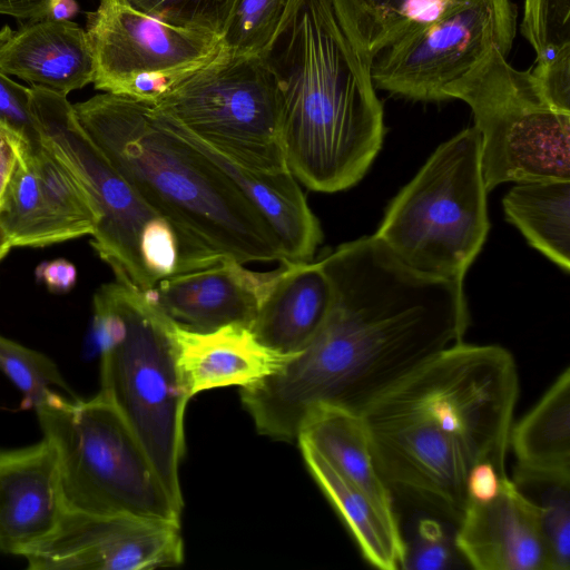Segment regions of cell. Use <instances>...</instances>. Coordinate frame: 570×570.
Instances as JSON below:
<instances>
[{"label":"cell","mask_w":570,"mask_h":570,"mask_svg":"<svg viewBox=\"0 0 570 570\" xmlns=\"http://www.w3.org/2000/svg\"><path fill=\"white\" fill-rule=\"evenodd\" d=\"M507 474L501 473L493 464L488 462L472 466L466 478L468 502L484 503L492 500L501 490Z\"/></svg>","instance_id":"cell-36"},{"label":"cell","mask_w":570,"mask_h":570,"mask_svg":"<svg viewBox=\"0 0 570 570\" xmlns=\"http://www.w3.org/2000/svg\"><path fill=\"white\" fill-rule=\"evenodd\" d=\"M263 57L282 91L291 173L321 193L357 184L382 147L383 107L332 0H298Z\"/></svg>","instance_id":"cell-3"},{"label":"cell","mask_w":570,"mask_h":570,"mask_svg":"<svg viewBox=\"0 0 570 570\" xmlns=\"http://www.w3.org/2000/svg\"><path fill=\"white\" fill-rule=\"evenodd\" d=\"M26 157L31 160L47 197L72 239L91 236L99 215L82 187L45 145Z\"/></svg>","instance_id":"cell-28"},{"label":"cell","mask_w":570,"mask_h":570,"mask_svg":"<svg viewBox=\"0 0 570 570\" xmlns=\"http://www.w3.org/2000/svg\"><path fill=\"white\" fill-rule=\"evenodd\" d=\"M333 301V284L320 261L283 262L272 271L249 330L268 350L293 356L320 332Z\"/></svg>","instance_id":"cell-18"},{"label":"cell","mask_w":570,"mask_h":570,"mask_svg":"<svg viewBox=\"0 0 570 570\" xmlns=\"http://www.w3.org/2000/svg\"><path fill=\"white\" fill-rule=\"evenodd\" d=\"M544 492L537 501L552 570L570 569V482H528Z\"/></svg>","instance_id":"cell-32"},{"label":"cell","mask_w":570,"mask_h":570,"mask_svg":"<svg viewBox=\"0 0 570 570\" xmlns=\"http://www.w3.org/2000/svg\"><path fill=\"white\" fill-rule=\"evenodd\" d=\"M50 0H0V14L31 21L47 16Z\"/></svg>","instance_id":"cell-39"},{"label":"cell","mask_w":570,"mask_h":570,"mask_svg":"<svg viewBox=\"0 0 570 570\" xmlns=\"http://www.w3.org/2000/svg\"><path fill=\"white\" fill-rule=\"evenodd\" d=\"M298 0H234L220 46L236 56H263Z\"/></svg>","instance_id":"cell-27"},{"label":"cell","mask_w":570,"mask_h":570,"mask_svg":"<svg viewBox=\"0 0 570 570\" xmlns=\"http://www.w3.org/2000/svg\"><path fill=\"white\" fill-rule=\"evenodd\" d=\"M0 127L9 129L1 120H0ZM10 130V129H9ZM11 131V130H10Z\"/></svg>","instance_id":"cell-42"},{"label":"cell","mask_w":570,"mask_h":570,"mask_svg":"<svg viewBox=\"0 0 570 570\" xmlns=\"http://www.w3.org/2000/svg\"><path fill=\"white\" fill-rule=\"evenodd\" d=\"M96 293L108 317L99 394L122 416L183 508L179 464L189 397L177 364L175 324L144 292L121 282L104 284Z\"/></svg>","instance_id":"cell-6"},{"label":"cell","mask_w":570,"mask_h":570,"mask_svg":"<svg viewBox=\"0 0 570 570\" xmlns=\"http://www.w3.org/2000/svg\"><path fill=\"white\" fill-rule=\"evenodd\" d=\"M32 570H150L184 561L180 522L65 510L23 556Z\"/></svg>","instance_id":"cell-13"},{"label":"cell","mask_w":570,"mask_h":570,"mask_svg":"<svg viewBox=\"0 0 570 570\" xmlns=\"http://www.w3.org/2000/svg\"><path fill=\"white\" fill-rule=\"evenodd\" d=\"M453 0H332L347 37L372 65L409 30L434 19Z\"/></svg>","instance_id":"cell-25"},{"label":"cell","mask_w":570,"mask_h":570,"mask_svg":"<svg viewBox=\"0 0 570 570\" xmlns=\"http://www.w3.org/2000/svg\"><path fill=\"white\" fill-rule=\"evenodd\" d=\"M0 120L21 140L24 155L40 149L43 144L31 108L30 88L0 72Z\"/></svg>","instance_id":"cell-34"},{"label":"cell","mask_w":570,"mask_h":570,"mask_svg":"<svg viewBox=\"0 0 570 570\" xmlns=\"http://www.w3.org/2000/svg\"><path fill=\"white\" fill-rule=\"evenodd\" d=\"M166 23L220 37L234 0H118Z\"/></svg>","instance_id":"cell-33"},{"label":"cell","mask_w":570,"mask_h":570,"mask_svg":"<svg viewBox=\"0 0 570 570\" xmlns=\"http://www.w3.org/2000/svg\"><path fill=\"white\" fill-rule=\"evenodd\" d=\"M72 108L115 168L200 252L216 262H285L250 200L155 104L104 92Z\"/></svg>","instance_id":"cell-4"},{"label":"cell","mask_w":570,"mask_h":570,"mask_svg":"<svg viewBox=\"0 0 570 570\" xmlns=\"http://www.w3.org/2000/svg\"><path fill=\"white\" fill-rule=\"evenodd\" d=\"M12 245L6 232L0 226V263L10 253Z\"/></svg>","instance_id":"cell-41"},{"label":"cell","mask_w":570,"mask_h":570,"mask_svg":"<svg viewBox=\"0 0 570 570\" xmlns=\"http://www.w3.org/2000/svg\"><path fill=\"white\" fill-rule=\"evenodd\" d=\"M519 395L512 354L460 342L360 411L393 501L459 524L473 465L505 458Z\"/></svg>","instance_id":"cell-2"},{"label":"cell","mask_w":570,"mask_h":570,"mask_svg":"<svg viewBox=\"0 0 570 570\" xmlns=\"http://www.w3.org/2000/svg\"><path fill=\"white\" fill-rule=\"evenodd\" d=\"M62 511L52 445L42 439L0 449V551L22 557L55 530Z\"/></svg>","instance_id":"cell-16"},{"label":"cell","mask_w":570,"mask_h":570,"mask_svg":"<svg viewBox=\"0 0 570 570\" xmlns=\"http://www.w3.org/2000/svg\"><path fill=\"white\" fill-rule=\"evenodd\" d=\"M509 448L517 459V484L570 482V367L515 424Z\"/></svg>","instance_id":"cell-21"},{"label":"cell","mask_w":570,"mask_h":570,"mask_svg":"<svg viewBox=\"0 0 570 570\" xmlns=\"http://www.w3.org/2000/svg\"><path fill=\"white\" fill-rule=\"evenodd\" d=\"M0 226L12 247H46L72 239L26 156L19 157L0 198Z\"/></svg>","instance_id":"cell-26"},{"label":"cell","mask_w":570,"mask_h":570,"mask_svg":"<svg viewBox=\"0 0 570 570\" xmlns=\"http://www.w3.org/2000/svg\"><path fill=\"white\" fill-rule=\"evenodd\" d=\"M169 119L178 131L209 157L250 200L277 237L285 262L313 259L323 234L298 180L291 170L258 173L243 168Z\"/></svg>","instance_id":"cell-20"},{"label":"cell","mask_w":570,"mask_h":570,"mask_svg":"<svg viewBox=\"0 0 570 570\" xmlns=\"http://www.w3.org/2000/svg\"><path fill=\"white\" fill-rule=\"evenodd\" d=\"M306 466L341 515L364 559L383 570L402 569L403 539L395 512L341 475L307 442L297 440Z\"/></svg>","instance_id":"cell-22"},{"label":"cell","mask_w":570,"mask_h":570,"mask_svg":"<svg viewBox=\"0 0 570 570\" xmlns=\"http://www.w3.org/2000/svg\"><path fill=\"white\" fill-rule=\"evenodd\" d=\"M444 96L473 112L487 191L508 181L570 180V114L544 100L531 68L517 70L493 49Z\"/></svg>","instance_id":"cell-9"},{"label":"cell","mask_w":570,"mask_h":570,"mask_svg":"<svg viewBox=\"0 0 570 570\" xmlns=\"http://www.w3.org/2000/svg\"><path fill=\"white\" fill-rule=\"evenodd\" d=\"M0 371L21 392L20 410H35L55 387L73 396L57 364L50 357L1 334Z\"/></svg>","instance_id":"cell-29"},{"label":"cell","mask_w":570,"mask_h":570,"mask_svg":"<svg viewBox=\"0 0 570 570\" xmlns=\"http://www.w3.org/2000/svg\"><path fill=\"white\" fill-rule=\"evenodd\" d=\"M53 448L65 510L180 522L142 445L99 393L89 400L50 391L35 409Z\"/></svg>","instance_id":"cell-7"},{"label":"cell","mask_w":570,"mask_h":570,"mask_svg":"<svg viewBox=\"0 0 570 570\" xmlns=\"http://www.w3.org/2000/svg\"><path fill=\"white\" fill-rule=\"evenodd\" d=\"M517 16L511 0H453L434 19L409 30L373 59V83L415 101L445 100V87L493 49L508 56Z\"/></svg>","instance_id":"cell-11"},{"label":"cell","mask_w":570,"mask_h":570,"mask_svg":"<svg viewBox=\"0 0 570 570\" xmlns=\"http://www.w3.org/2000/svg\"><path fill=\"white\" fill-rule=\"evenodd\" d=\"M234 259L171 275L144 292L177 326L212 332L228 325L250 328L272 275L247 269Z\"/></svg>","instance_id":"cell-15"},{"label":"cell","mask_w":570,"mask_h":570,"mask_svg":"<svg viewBox=\"0 0 570 570\" xmlns=\"http://www.w3.org/2000/svg\"><path fill=\"white\" fill-rule=\"evenodd\" d=\"M480 144L473 126L440 145L373 235L415 273L462 287L490 228Z\"/></svg>","instance_id":"cell-8"},{"label":"cell","mask_w":570,"mask_h":570,"mask_svg":"<svg viewBox=\"0 0 570 570\" xmlns=\"http://www.w3.org/2000/svg\"><path fill=\"white\" fill-rule=\"evenodd\" d=\"M0 72L67 97L92 82L95 61L86 30L71 20L27 21L0 29Z\"/></svg>","instance_id":"cell-17"},{"label":"cell","mask_w":570,"mask_h":570,"mask_svg":"<svg viewBox=\"0 0 570 570\" xmlns=\"http://www.w3.org/2000/svg\"><path fill=\"white\" fill-rule=\"evenodd\" d=\"M409 533H402V569L445 570L465 563L456 543V525L435 515L419 512Z\"/></svg>","instance_id":"cell-30"},{"label":"cell","mask_w":570,"mask_h":570,"mask_svg":"<svg viewBox=\"0 0 570 570\" xmlns=\"http://www.w3.org/2000/svg\"><path fill=\"white\" fill-rule=\"evenodd\" d=\"M521 33L537 53L535 63L570 47V0H524Z\"/></svg>","instance_id":"cell-31"},{"label":"cell","mask_w":570,"mask_h":570,"mask_svg":"<svg viewBox=\"0 0 570 570\" xmlns=\"http://www.w3.org/2000/svg\"><path fill=\"white\" fill-rule=\"evenodd\" d=\"M35 274L36 278L53 293L69 292L77 281L75 265L65 258L42 262L37 266Z\"/></svg>","instance_id":"cell-37"},{"label":"cell","mask_w":570,"mask_h":570,"mask_svg":"<svg viewBox=\"0 0 570 570\" xmlns=\"http://www.w3.org/2000/svg\"><path fill=\"white\" fill-rule=\"evenodd\" d=\"M30 92L42 144L98 212L90 244L116 281L147 292L163 278L215 264L115 168L83 131L67 97L36 87Z\"/></svg>","instance_id":"cell-5"},{"label":"cell","mask_w":570,"mask_h":570,"mask_svg":"<svg viewBox=\"0 0 570 570\" xmlns=\"http://www.w3.org/2000/svg\"><path fill=\"white\" fill-rule=\"evenodd\" d=\"M174 337L178 368L189 399L215 387L249 386L276 372L288 358L265 347L243 325L200 333L175 324Z\"/></svg>","instance_id":"cell-19"},{"label":"cell","mask_w":570,"mask_h":570,"mask_svg":"<svg viewBox=\"0 0 570 570\" xmlns=\"http://www.w3.org/2000/svg\"><path fill=\"white\" fill-rule=\"evenodd\" d=\"M79 11L75 0H50L46 18L52 20H70Z\"/></svg>","instance_id":"cell-40"},{"label":"cell","mask_w":570,"mask_h":570,"mask_svg":"<svg viewBox=\"0 0 570 570\" xmlns=\"http://www.w3.org/2000/svg\"><path fill=\"white\" fill-rule=\"evenodd\" d=\"M297 440L307 442L341 475L368 494L383 509L395 512L371 448L366 426L358 413L320 407L302 425Z\"/></svg>","instance_id":"cell-23"},{"label":"cell","mask_w":570,"mask_h":570,"mask_svg":"<svg viewBox=\"0 0 570 570\" xmlns=\"http://www.w3.org/2000/svg\"><path fill=\"white\" fill-rule=\"evenodd\" d=\"M85 30L95 88L153 104L222 48L218 35L166 23L118 0H100Z\"/></svg>","instance_id":"cell-12"},{"label":"cell","mask_w":570,"mask_h":570,"mask_svg":"<svg viewBox=\"0 0 570 570\" xmlns=\"http://www.w3.org/2000/svg\"><path fill=\"white\" fill-rule=\"evenodd\" d=\"M544 100L556 110L570 114V47L531 68Z\"/></svg>","instance_id":"cell-35"},{"label":"cell","mask_w":570,"mask_h":570,"mask_svg":"<svg viewBox=\"0 0 570 570\" xmlns=\"http://www.w3.org/2000/svg\"><path fill=\"white\" fill-rule=\"evenodd\" d=\"M155 105L243 168L289 170L282 138V91L263 56H236L220 48Z\"/></svg>","instance_id":"cell-10"},{"label":"cell","mask_w":570,"mask_h":570,"mask_svg":"<svg viewBox=\"0 0 570 570\" xmlns=\"http://www.w3.org/2000/svg\"><path fill=\"white\" fill-rule=\"evenodd\" d=\"M320 262L334 288L324 325L276 372L240 390L257 432L278 441H296L320 407L360 413L463 342L469 325L463 287L415 273L374 236L342 244Z\"/></svg>","instance_id":"cell-1"},{"label":"cell","mask_w":570,"mask_h":570,"mask_svg":"<svg viewBox=\"0 0 570 570\" xmlns=\"http://www.w3.org/2000/svg\"><path fill=\"white\" fill-rule=\"evenodd\" d=\"M21 140L9 129L0 127V185L6 186L21 155Z\"/></svg>","instance_id":"cell-38"},{"label":"cell","mask_w":570,"mask_h":570,"mask_svg":"<svg viewBox=\"0 0 570 570\" xmlns=\"http://www.w3.org/2000/svg\"><path fill=\"white\" fill-rule=\"evenodd\" d=\"M507 219L529 244L570 269V180L517 183L503 197Z\"/></svg>","instance_id":"cell-24"},{"label":"cell","mask_w":570,"mask_h":570,"mask_svg":"<svg viewBox=\"0 0 570 570\" xmlns=\"http://www.w3.org/2000/svg\"><path fill=\"white\" fill-rule=\"evenodd\" d=\"M455 543L473 569L552 570L539 507L509 478L492 500L468 502Z\"/></svg>","instance_id":"cell-14"}]
</instances>
